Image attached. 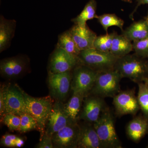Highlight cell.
<instances>
[{
	"mask_svg": "<svg viewBox=\"0 0 148 148\" xmlns=\"http://www.w3.org/2000/svg\"><path fill=\"white\" fill-rule=\"evenodd\" d=\"M115 69L123 78L129 79L137 84L148 78V61L135 53L119 58Z\"/></svg>",
	"mask_w": 148,
	"mask_h": 148,
	"instance_id": "obj_1",
	"label": "cell"
},
{
	"mask_svg": "<svg viewBox=\"0 0 148 148\" xmlns=\"http://www.w3.org/2000/svg\"><path fill=\"white\" fill-rule=\"evenodd\" d=\"M22 91L27 113L36 121L41 139L45 133L47 123L53 104V101L50 96L35 98L28 95L23 90Z\"/></svg>",
	"mask_w": 148,
	"mask_h": 148,
	"instance_id": "obj_2",
	"label": "cell"
},
{
	"mask_svg": "<svg viewBox=\"0 0 148 148\" xmlns=\"http://www.w3.org/2000/svg\"><path fill=\"white\" fill-rule=\"evenodd\" d=\"M93 124L102 148H121V142L115 128L113 116L107 108L99 119Z\"/></svg>",
	"mask_w": 148,
	"mask_h": 148,
	"instance_id": "obj_3",
	"label": "cell"
},
{
	"mask_svg": "<svg viewBox=\"0 0 148 148\" xmlns=\"http://www.w3.org/2000/svg\"><path fill=\"white\" fill-rule=\"evenodd\" d=\"M123 78L116 69L98 72L90 94L102 98H113L121 91L120 82Z\"/></svg>",
	"mask_w": 148,
	"mask_h": 148,
	"instance_id": "obj_4",
	"label": "cell"
},
{
	"mask_svg": "<svg viewBox=\"0 0 148 148\" xmlns=\"http://www.w3.org/2000/svg\"><path fill=\"white\" fill-rule=\"evenodd\" d=\"M81 64L95 71H106L115 69L119 58L110 52H104L95 48L81 51L78 56Z\"/></svg>",
	"mask_w": 148,
	"mask_h": 148,
	"instance_id": "obj_5",
	"label": "cell"
},
{
	"mask_svg": "<svg viewBox=\"0 0 148 148\" xmlns=\"http://www.w3.org/2000/svg\"><path fill=\"white\" fill-rule=\"evenodd\" d=\"M71 90L84 95H89L95 84L98 72L83 64H79L73 70Z\"/></svg>",
	"mask_w": 148,
	"mask_h": 148,
	"instance_id": "obj_6",
	"label": "cell"
},
{
	"mask_svg": "<svg viewBox=\"0 0 148 148\" xmlns=\"http://www.w3.org/2000/svg\"><path fill=\"white\" fill-rule=\"evenodd\" d=\"M81 64L78 56L70 54L56 46L49 58L48 73H55L73 71L76 67Z\"/></svg>",
	"mask_w": 148,
	"mask_h": 148,
	"instance_id": "obj_7",
	"label": "cell"
},
{
	"mask_svg": "<svg viewBox=\"0 0 148 148\" xmlns=\"http://www.w3.org/2000/svg\"><path fill=\"white\" fill-rule=\"evenodd\" d=\"M72 71L62 73H48L49 87L51 95L56 101H64L71 89Z\"/></svg>",
	"mask_w": 148,
	"mask_h": 148,
	"instance_id": "obj_8",
	"label": "cell"
},
{
	"mask_svg": "<svg viewBox=\"0 0 148 148\" xmlns=\"http://www.w3.org/2000/svg\"><path fill=\"white\" fill-rule=\"evenodd\" d=\"M5 114H12L20 116L28 113L22 89L16 84L6 85Z\"/></svg>",
	"mask_w": 148,
	"mask_h": 148,
	"instance_id": "obj_9",
	"label": "cell"
},
{
	"mask_svg": "<svg viewBox=\"0 0 148 148\" xmlns=\"http://www.w3.org/2000/svg\"><path fill=\"white\" fill-rule=\"evenodd\" d=\"M113 104L119 116L135 115L140 109L135 89L121 90L113 97Z\"/></svg>",
	"mask_w": 148,
	"mask_h": 148,
	"instance_id": "obj_10",
	"label": "cell"
},
{
	"mask_svg": "<svg viewBox=\"0 0 148 148\" xmlns=\"http://www.w3.org/2000/svg\"><path fill=\"white\" fill-rule=\"evenodd\" d=\"M80 126L73 122L56 132L52 136L54 148H77Z\"/></svg>",
	"mask_w": 148,
	"mask_h": 148,
	"instance_id": "obj_11",
	"label": "cell"
},
{
	"mask_svg": "<svg viewBox=\"0 0 148 148\" xmlns=\"http://www.w3.org/2000/svg\"><path fill=\"white\" fill-rule=\"evenodd\" d=\"M108 108L104 98L96 95H88L84 98L79 119L93 123Z\"/></svg>",
	"mask_w": 148,
	"mask_h": 148,
	"instance_id": "obj_12",
	"label": "cell"
},
{
	"mask_svg": "<svg viewBox=\"0 0 148 148\" xmlns=\"http://www.w3.org/2000/svg\"><path fill=\"white\" fill-rule=\"evenodd\" d=\"M29 64V58L24 55L4 58L0 62V73L4 77L14 78L25 73Z\"/></svg>",
	"mask_w": 148,
	"mask_h": 148,
	"instance_id": "obj_13",
	"label": "cell"
},
{
	"mask_svg": "<svg viewBox=\"0 0 148 148\" xmlns=\"http://www.w3.org/2000/svg\"><path fill=\"white\" fill-rule=\"evenodd\" d=\"M73 122L75 121L72 120L66 113L64 104L61 101H56L53 103L49 114L45 133L52 136L56 132Z\"/></svg>",
	"mask_w": 148,
	"mask_h": 148,
	"instance_id": "obj_14",
	"label": "cell"
},
{
	"mask_svg": "<svg viewBox=\"0 0 148 148\" xmlns=\"http://www.w3.org/2000/svg\"><path fill=\"white\" fill-rule=\"evenodd\" d=\"M69 30L80 50L94 48L93 44L97 36L87 25L81 27L74 24Z\"/></svg>",
	"mask_w": 148,
	"mask_h": 148,
	"instance_id": "obj_15",
	"label": "cell"
},
{
	"mask_svg": "<svg viewBox=\"0 0 148 148\" xmlns=\"http://www.w3.org/2000/svg\"><path fill=\"white\" fill-rule=\"evenodd\" d=\"M77 148H102L99 137L92 123H88L80 126Z\"/></svg>",
	"mask_w": 148,
	"mask_h": 148,
	"instance_id": "obj_16",
	"label": "cell"
},
{
	"mask_svg": "<svg viewBox=\"0 0 148 148\" xmlns=\"http://www.w3.org/2000/svg\"><path fill=\"white\" fill-rule=\"evenodd\" d=\"M16 21L8 19L1 14L0 16V53L10 47L15 35Z\"/></svg>",
	"mask_w": 148,
	"mask_h": 148,
	"instance_id": "obj_17",
	"label": "cell"
},
{
	"mask_svg": "<svg viewBox=\"0 0 148 148\" xmlns=\"http://www.w3.org/2000/svg\"><path fill=\"white\" fill-rule=\"evenodd\" d=\"M148 132V117L136 116L129 122L126 127L128 138L133 142L138 143Z\"/></svg>",
	"mask_w": 148,
	"mask_h": 148,
	"instance_id": "obj_18",
	"label": "cell"
},
{
	"mask_svg": "<svg viewBox=\"0 0 148 148\" xmlns=\"http://www.w3.org/2000/svg\"><path fill=\"white\" fill-rule=\"evenodd\" d=\"M122 34L131 42L145 38L148 36V22L144 19L133 22L123 31Z\"/></svg>",
	"mask_w": 148,
	"mask_h": 148,
	"instance_id": "obj_19",
	"label": "cell"
},
{
	"mask_svg": "<svg viewBox=\"0 0 148 148\" xmlns=\"http://www.w3.org/2000/svg\"><path fill=\"white\" fill-rule=\"evenodd\" d=\"M132 50V42L123 35L115 32L110 52L119 58L129 54Z\"/></svg>",
	"mask_w": 148,
	"mask_h": 148,
	"instance_id": "obj_20",
	"label": "cell"
},
{
	"mask_svg": "<svg viewBox=\"0 0 148 148\" xmlns=\"http://www.w3.org/2000/svg\"><path fill=\"white\" fill-rule=\"evenodd\" d=\"M85 96L77 92H73V95L68 103L64 104V109L66 113L73 121L77 122L79 119L80 114Z\"/></svg>",
	"mask_w": 148,
	"mask_h": 148,
	"instance_id": "obj_21",
	"label": "cell"
},
{
	"mask_svg": "<svg viewBox=\"0 0 148 148\" xmlns=\"http://www.w3.org/2000/svg\"><path fill=\"white\" fill-rule=\"evenodd\" d=\"M97 3L95 0H90L85 6L80 13L75 18H72L71 21L74 24L80 27H84L87 25L88 20L98 18L96 14Z\"/></svg>",
	"mask_w": 148,
	"mask_h": 148,
	"instance_id": "obj_22",
	"label": "cell"
},
{
	"mask_svg": "<svg viewBox=\"0 0 148 148\" xmlns=\"http://www.w3.org/2000/svg\"><path fill=\"white\" fill-rule=\"evenodd\" d=\"M56 46L64 49L68 53L78 57L81 51L78 47L69 30H67L58 36Z\"/></svg>",
	"mask_w": 148,
	"mask_h": 148,
	"instance_id": "obj_23",
	"label": "cell"
},
{
	"mask_svg": "<svg viewBox=\"0 0 148 148\" xmlns=\"http://www.w3.org/2000/svg\"><path fill=\"white\" fill-rule=\"evenodd\" d=\"M97 19L107 33H108L109 27L112 26H116L118 27L122 32L123 31L124 20L115 14H104L98 16Z\"/></svg>",
	"mask_w": 148,
	"mask_h": 148,
	"instance_id": "obj_24",
	"label": "cell"
},
{
	"mask_svg": "<svg viewBox=\"0 0 148 148\" xmlns=\"http://www.w3.org/2000/svg\"><path fill=\"white\" fill-rule=\"evenodd\" d=\"M115 32L97 36L93 44L94 48L104 52H110Z\"/></svg>",
	"mask_w": 148,
	"mask_h": 148,
	"instance_id": "obj_25",
	"label": "cell"
},
{
	"mask_svg": "<svg viewBox=\"0 0 148 148\" xmlns=\"http://www.w3.org/2000/svg\"><path fill=\"white\" fill-rule=\"evenodd\" d=\"M138 100L140 109L144 115L148 117V86L145 82L139 83Z\"/></svg>",
	"mask_w": 148,
	"mask_h": 148,
	"instance_id": "obj_26",
	"label": "cell"
},
{
	"mask_svg": "<svg viewBox=\"0 0 148 148\" xmlns=\"http://www.w3.org/2000/svg\"><path fill=\"white\" fill-rule=\"evenodd\" d=\"M21 123L19 131L21 133H25L35 129H38V124L36 120L31 114L28 113L20 116Z\"/></svg>",
	"mask_w": 148,
	"mask_h": 148,
	"instance_id": "obj_27",
	"label": "cell"
},
{
	"mask_svg": "<svg viewBox=\"0 0 148 148\" xmlns=\"http://www.w3.org/2000/svg\"><path fill=\"white\" fill-rule=\"evenodd\" d=\"M1 145L3 147L10 148H20L23 147L25 142L23 138L16 135L7 133L1 139Z\"/></svg>",
	"mask_w": 148,
	"mask_h": 148,
	"instance_id": "obj_28",
	"label": "cell"
},
{
	"mask_svg": "<svg viewBox=\"0 0 148 148\" xmlns=\"http://www.w3.org/2000/svg\"><path fill=\"white\" fill-rule=\"evenodd\" d=\"M133 50L141 58H148V36L145 38L133 42Z\"/></svg>",
	"mask_w": 148,
	"mask_h": 148,
	"instance_id": "obj_29",
	"label": "cell"
},
{
	"mask_svg": "<svg viewBox=\"0 0 148 148\" xmlns=\"http://www.w3.org/2000/svg\"><path fill=\"white\" fill-rule=\"evenodd\" d=\"M1 121L11 131L19 130L21 123L20 116L12 114H6Z\"/></svg>",
	"mask_w": 148,
	"mask_h": 148,
	"instance_id": "obj_30",
	"label": "cell"
},
{
	"mask_svg": "<svg viewBox=\"0 0 148 148\" xmlns=\"http://www.w3.org/2000/svg\"><path fill=\"white\" fill-rule=\"evenodd\" d=\"M38 148H53L52 136L45 133L38 144L36 147Z\"/></svg>",
	"mask_w": 148,
	"mask_h": 148,
	"instance_id": "obj_31",
	"label": "cell"
},
{
	"mask_svg": "<svg viewBox=\"0 0 148 148\" xmlns=\"http://www.w3.org/2000/svg\"><path fill=\"white\" fill-rule=\"evenodd\" d=\"M6 85H1L0 88V116L1 120L5 115V89Z\"/></svg>",
	"mask_w": 148,
	"mask_h": 148,
	"instance_id": "obj_32",
	"label": "cell"
},
{
	"mask_svg": "<svg viewBox=\"0 0 148 148\" xmlns=\"http://www.w3.org/2000/svg\"><path fill=\"white\" fill-rule=\"evenodd\" d=\"M135 1L137 2V5L135 7V9L133 10L132 13L130 15V18L132 20L133 19L134 14L136 12L139 7L143 5L148 4V0H135Z\"/></svg>",
	"mask_w": 148,
	"mask_h": 148,
	"instance_id": "obj_33",
	"label": "cell"
},
{
	"mask_svg": "<svg viewBox=\"0 0 148 148\" xmlns=\"http://www.w3.org/2000/svg\"><path fill=\"white\" fill-rule=\"evenodd\" d=\"M122 1L125 2L129 3H132V0H122Z\"/></svg>",
	"mask_w": 148,
	"mask_h": 148,
	"instance_id": "obj_34",
	"label": "cell"
},
{
	"mask_svg": "<svg viewBox=\"0 0 148 148\" xmlns=\"http://www.w3.org/2000/svg\"><path fill=\"white\" fill-rule=\"evenodd\" d=\"M144 82L146 83V84H147V85L148 86V78L147 79L145 80V81H144Z\"/></svg>",
	"mask_w": 148,
	"mask_h": 148,
	"instance_id": "obj_35",
	"label": "cell"
},
{
	"mask_svg": "<svg viewBox=\"0 0 148 148\" xmlns=\"http://www.w3.org/2000/svg\"><path fill=\"white\" fill-rule=\"evenodd\" d=\"M145 19L148 22V12L147 14V16H146L145 18Z\"/></svg>",
	"mask_w": 148,
	"mask_h": 148,
	"instance_id": "obj_36",
	"label": "cell"
},
{
	"mask_svg": "<svg viewBox=\"0 0 148 148\" xmlns=\"http://www.w3.org/2000/svg\"><path fill=\"white\" fill-rule=\"evenodd\" d=\"M147 147H147L148 148V145Z\"/></svg>",
	"mask_w": 148,
	"mask_h": 148,
	"instance_id": "obj_37",
	"label": "cell"
}]
</instances>
